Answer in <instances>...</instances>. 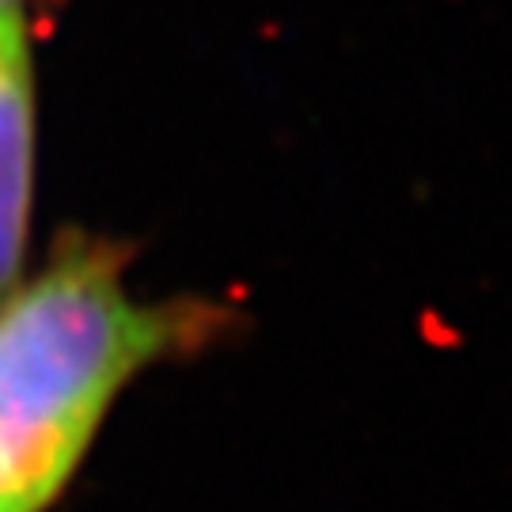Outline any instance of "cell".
Masks as SVG:
<instances>
[{
  "instance_id": "obj_1",
  "label": "cell",
  "mask_w": 512,
  "mask_h": 512,
  "mask_svg": "<svg viewBox=\"0 0 512 512\" xmlns=\"http://www.w3.org/2000/svg\"><path fill=\"white\" fill-rule=\"evenodd\" d=\"M129 251L76 236L0 300V512H46L145 368L232 338L220 300H137Z\"/></svg>"
},
{
  "instance_id": "obj_3",
  "label": "cell",
  "mask_w": 512,
  "mask_h": 512,
  "mask_svg": "<svg viewBox=\"0 0 512 512\" xmlns=\"http://www.w3.org/2000/svg\"><path fill=\"white\" fill-rule=\"evenodd\" d=\"M23 16V0H0V19Z\"/></svg>"
},
{
  "instance_id": "obj_2",
  "label": "cell",
  "mask_w": 512,
  "mask_h": 512,
  "mask_svg": "<svg viewBox=\"0 0 512 512\" xmlns=\"http://www.w3.org/2000/svg\"><path fill=\"white\" fill-rule=\"evenodd\" d=\"M35 57L27 19H0V300L23 274L35 205Z\"/></svg>"
}]
</instances>
